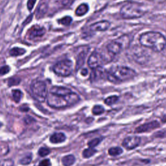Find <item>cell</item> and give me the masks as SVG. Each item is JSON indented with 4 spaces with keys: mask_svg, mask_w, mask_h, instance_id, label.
Instances as JSON below:
<instances>
[{
    "mask_svg": "<svg viewBox=\"0 0 166 166\" xmlns=\"http://www.w3.org/2000/svg\"><path fill=\"white\" fill-rule=\"evenodd\" d=\"M110 26V23L108 21L103 20L97 22L90 25V29L93 31H105Z\"/></svg>",
    "mask_w": 166,
    "mask_h": 166,
    "instance_id": "13",
    "label": "cell"
},
{
    "mask_svg": "<svg viewBox=\"0 0 166 166\" xmlns=\"http://www.w3.org/2000/svg\"><path fill=\"white\" fill-rule=\"evenodd\" d=\"M24 121L25 123H27V124H31V123H32L33 122H35V119L31 116H27L24 118Z\"/></svg>",
    "mask_w": 166,
    "mask_h": 166,
    "instance_id": "35",
    "label": "cell"
},
{
    "mask_svg": "<svg viewBox=\"0 0 166 166\" xmlns=\"http://www.w3.org/2000/svg\"><path fill=\"white\" fill-rule=\"evenodd\" d=\"M139 41L142 46L156 52H161L166 46V38L158 32L144 33L140 35Z\"/></svg>",
    "mask_w": 166,
    "mask_h": 166,
    "instance_id": "1",
    "label": "cell"
},
{
    "mask_svg": "<svg viewBox=\"0 0 166 166\" xmlns=\"http://www.w3.org/2000/svg\"><path fill=\"white\" fill-rule=\"evenodd\" d=\"M48 104L55 108H62L74 105L78 103L80 97L75 93L71 92L67 96H59L49 93L47 97Z\"/></svg>",
    "mask_w": 166,
    "mask_h": 166,
    "instance_id": "2",
    "label": "cell"
},
{
    "mask_svg": "<svg viewBox=\"0 0 166 166\" xmlns=\"http://www.w3.org/2000/svg\"><path fill=\"white\" fill-rule=\"evenodd\" d=\"M12 97L16 103H18L22 98L23 93L20 90H13L12 91Z\"/></svg>",
    "mask_w": 166,
    "mask_h": 166,
    "instance_id": "24",
    "label": "cell"
},
{
    "mask_svg": "<svg viewBox=\"0 0 166 166\" xmlns=\"http://www.w3.org/2000/svg\"><path fill=\"white\" fill-rule=\"evenodd\" d=\"M90 78L92 80H98L100 79H106L107 77V71H106L102 67H98L96 69L92 70Z\"/></svg>",
    "mask_w": 166,
    "mask_h": 166,
    "instance_id": "12",
    "label": "cell"
},
{
    "mask_svg": "<svg viewBox=\"0 0 166 166\" xmlns=\"http://www.w3.org/2000/svg\"><path fill=\"white\" fill-rule=\"evenodd\" d=\"M119 100V97L117 96H112L105 99V103L107 105L111 106L115 103H116Z\"/></svg>",
    "mask_w": 166,
    "mask_h": 166,
    "instance_id": "25",
    "label": "cell"
},
{
    "mask_svg": "<svg viewBox=\"0 0 166 166\" xmlns=\"http://www.w3.org/2000/svg\"><path fill=\"white\" fill-rule=\"evenodd\" d=\"M14 161L12 160H5L0 162V166H13Z\"/></svg>",
    "mask_w": 166,
    "mask_h": 166,
    "instance_id": "31",
    "label": "cell"
},
{
    "mask_svg": "<svg viewBox=\"0 0 166 166\" xmlns=\"http://www.w3.org/2000/svg\"><path fill=\"white\" fill-rule=\"evenodd\" d=\"M75 162V158L73 155H68L62 158V163L64 166H71Z\"/></svg>",
    "mask_w": 166,
    "mask_h": 166,
    "instance_id": "17",
    "label": "cell"
},
{
    "mask_svg": "<svg viewBox=\"0 0 166 166\" xmlns=\"http://www.w3.org/2000/svg\"><path fill=\"white\" fill-rule=\"evenodd\" d=\"M52 165V163L49 159H44L40 161L38 166H51Z\"/></svg>",
    "mask_w": 166,
    "mask_h": 166,
    "instance_id": "34",
    "label": "cell"
},
{
    "mask_svg": "<svg viewBox=\"0 0 166 166\" xmlns=\"http://www.w3.org/2000/svg\"><path fill=\"white\" fill-rule=\"evenodd\" d=\"M10 71V67L8 66H3L0 67V75H4L7 74H8Z\"/></svg>",
    "mask_w": 166,
    "mask_h": 166,
    "instance_id": "32",
    "label": "cell"
},
{
    "mask_svg": "<svg viewBox=\"0 0 166 166\" xmlns=\"http://www.w3.org/2000/svg\"><path fill=\"white\" fill-rule=\"evenodd\" d=\"M161 121H162V123H166V114L164 115V116L161 117Z\"/></svg>",
    "mask_w": 166,
    "mask_h": 166,
    "instance_id": "38",
    "label": "cell"
},
{
    "mask_svg": "<svg viewBox=\"0 0 166 166\" xmlns=\"http://www.w3.org/2000/svg\"><path fill=\"white\" fill-rule=\"evenodd\" d=\"M101 141V140L99 138H95L89 142L88 143V146L90 148H94L97 146V145H99Z\"/></svg>",
    "mask_w": 166,
    "mask_h": 166,
    "instance_id": "29",
    "label": "cell"
},
{
    "mask_svg": "<svg viewBox=\"0 0 166 166\" xmlns=\"http://www.w3.org/2000/svg\"><path fill=\"white\" fill-rule=\"evenodd\" d=\"M32 158L33 156L31 153H27V155H24V156H23L22 158L20 160V164L23 165H28L31 162Z\"/></svg>",
    "mask_w": 166,
    "mask_h": 166,
    "instance_id": "23",
    "label": "cell"
},
{
    "mask_svg": "<svg viewBox=\"0 0 166 166\" xmlns=\"http://www.w3.org/2000/svg\"><path fill=\"white\" fill-rule=\"evenodd\" d=\"M66 139V137L64 134L62 133H57L51 136L50 142L53 143H59L64 142Z\"/></svg>",
    "mask_w": 166,
    "mask_h": 166,
    "instance_id": "15",
    "label": "cell"
},
{
    "mask_svg": "<svg viewBox=\"0 0 166 166\" xmlns=\"http://www.w3.org/2000/svg\"><path fill=\"white\" fill-rule=\"evenodd\" d=\"M103 61V57L101 54L96 52H93L90 57L88 58V64L91 69L94 70L97 67H100L101 64Z\"/></svg>",
    "mask_w": 166,
    "mask_h": 166,
    "instance_id": "9",
    "label": "cell"
},
{
    "mask_svg": "<svg viewBox=\"0 0 166 166\" xmlns=\"http://www.w3.org/2000/svg\"><path fill=\"white\" fill-rule=\"evenodd\" d=\"M3 126V124H2V123H1V122H0V129H1L2 128V127Z\"/></svg>",
    "mask_w": 166,
    "mask_h": 166,
    "instance_id": "39",
    "label": "cell"
},
{
    "mask_svg": "<svg viewBox=\"0 0 166 166\" xmlns=\"http://www.w3.org/2000/svg\"><path fill=\"white\" fill-rule=\"evenodd\" d=\"M141 143V138L137 136H129L126 137L122 142V146L127 150L130 151L139 146Z\"/></svg>",
    "mask_w": 166,
    "mask_h": 166,
    "instance_id": "7",
    "label": "cell"
},
{
    "mask_svg": "<svg viewBox=\"0 0 166 166\" xmlns=\"http://www.w3.org/2000/svg\"><path fill=\"white\" fill-rule=\"evenodd\" d=\"M48 11V5L45 2H42L40 5L38 6L36 11V17L38 18H40L43 17Z\"/></svg>",
    "mask_w": 166,
    "mask_h": 166,
    "instance_id": "18",
    "label": "cell"
},
{
    "mask_svg": "<svg viewBox=\"0 0 166 166\" xmlns=\"http://www.w3.org/2000/svg\"><path fill=\"white\" fill-rule=\"evenodd\" d=\"M20 83V79L18 78H11L8 81V84L9 86H15V85L18 84Z\"/></svg>",
    "mask_w": 166,
    "mask_h": 166,
    "instance_id": "30",
    "label": "cell"
},
{
    "mask_svg": "<svg viewBox=\"0 0 166 166\" xmlns=\"http://www.w3.org/2000/svg\"><path fill=\"white\" fill-rule=\"evenodd\" d=\"M36 0H28L27 1V8L29 11H32L33 8L35 5Z\"/></svg>",
    "mask_w": 166,
    "mask_h": 166,
    "instance_id": "33",
    "label": "cell"
},
{
    "mask_svg": "<svg viewBox=\"0 0 166 166\" xmlns=\"http://www.w3.org/2000/svg\"><path fill=\"white\" fill-rule=\"evenodd\" d=\"M80 74H81L83 76H86L88 74V71L87 69H86V68H83V69L81 70V71H80Z\"/></svg>",
    "mask_w": 166,
    "mask_h": 166,
    "instance_id": "37",
    "label": "cell"
},
{
    "mask_svg": "<svg viewBox=\"0 0 166 166\" xmlns=\"http://www.w3.org/2000/svg\"><path fill=\"white\" fill-rule=\"evenodd\" d=\"M58 22L61 25H65V26H68V25H70L71 23L72 18L70 16H66L65 17H63L61 20H58Z\"/></svg>",
    "mask_w": 166,
    "mask_h": 166,
    "instance_id": "26",
    "label": "cell"
},
{
    "mask_svg": "<svg viewBox=\"0 0 166 166\" xmlns=\"http://www.w3.org/2000/svg\"><path fill=\"white\" fill-rule=\"evenodd\" d=\"M74 70L73 62L70 60H63L58 62L53 67L54 72L57 75L62 77L70 75Z\"/></svg>",
    "mask_w": 166,
    "mask_h": 166,
    "instance_id": "6",
    "label": "cell"
},
{
    "mask_svg": "<svg viewBox=\"0 0 166 166\" xmlns=\"http://www.w3.org/2000/svg\"><path fill=\"white\" fill-rule=\"evenodd\" d=\"M145 14L146 10L143 6L138 3H127L120 10V14L124 19L139 18Z\"/></svg>",
    "mask_w": 166,
    "mask_h": 166,
    "instance_id": "4",
    "label": "cell"
},
{
    "mask_svg": "<svg viewBox=\"0 0 166 166\" xmlns=\"http://www.w3.org/2000/svg\"><path fill=\"white\" fill-rule=\"evenodd\" d=\"M160 127V124L158 121H152L150 122L143 123V124L138 126L137 128L135 129V132L136 133H147V132L158 129Z\"/></svg>",
    "mask_w": 166,
    "mask_h": 166,
    "instance_id": "10",
    "label": "cell"
},
{
    "mask_svg": "<svg viewBox=\"0 0 166 166\" xmlns=\"http://www.w3.org/2000/svg\"><path fill=\"white\" fill-rule=\"evenodd\" d=\"M123 48V45L121 44V42L117 40L112 41L106 46V49H107L108 52L112 56H114L120 54Z\"/></svg>",
    "mask_w": 166,
    "mask_h": 166,
    "instance_id": "11",
    "label": "cell"
},
{
    "mask_svg": "<svg viewBox=\"0 0 166 166\" xmlns=\"http://www.w3.org/2000/svg\"><path fill=\"white\" fill-rule=\"evenodd\" d=\"M96 152H97V150H96L94 148L89 147L83 151V156L85 158H89L92 156L94 155Z\"/></svg>",
    "mask_w": 166,
    "mask_h": 166,
    "instance_id": "22",
    "label": "cell"
},
{
    "mask_svg": "<svg viewBox=\"0 0 166 166\" xmlns=\"http://www.w3.org/2000/svg\"><path fill=\"white\" fill-rule=\"evenodd\" d=\"M136 75V72L132 68L116 66L110 67V69L107 71L106 79L113 83H119L133 79Z\"/></svg>",
    "mask_w": 166,
    "mask_h": 166,
    "instance_id": "3",
    "label": "cell"
},
{
    "mask_svg": "<svg viewBox=\"0 0 166 166\" xmlns=\"http://www.w3.org/2000/svg\"><path fill=\"white\" fill-rule=\"evenodd\" d=\"M20 110L22 112H27L28 110H29V107H28V106L27 105H22V106H20Z\"/></svg>",
    "mask_w": 166,
    "mask_h": 166,
    "instance_id": "36",
    "label": "cell"
},
{
    "mask_svg": "<svg viewBox=\"0 0 166 166\" xmlns=\"http://www.w3.org/2000/svg\"><path fill=\"white\" fill-rule=\"evenodd\" d=\"M123 152V151L121 147H114L110 148L108 149V154L112 156H116L121 155Z\"/></svg>",
    "mask_w": 166,
    "mask_h": 166,
    "instance_id": "21",
    "label": "cell"
},
{
    "mask_svg": "<svg viewBox=\"0 0 166 166\" xmlns=\"http://www.w3.org/2000/svg\"><path fill=\"white\" fill-rule=\"evenodd\" d=\"M25 52H26V51H25V49L15 47V48H12L10 50L9 54L11 55V56L18 57V56H21V55H23V54L25 53Z\"/></svg>",
    "mask_w": 166,
    "mask_h": 166,
    "instance_id": "20",
    "label": "cell"
},
{
    "mask_svg": "<svg viewBox=\"0 0 166 166\" xmlns=\"http://www.w3.org/2000/svg\"><path fill=\"white\" fill-rule=\"evenodd\" d=\"M86 52H80L79 55L77 57V62H76V70H79L80 67H82L84 65V62H85V59H86Z\"/></svg>",
    "mask_w": 166,
    "mask_h": 166,
    "instance_id": "16",
    "label": "cell"
},
{
    "mask_svg": "<svg viewBox=\"0 0 166 166\" xmlns=\"http://www.w3.org/2000/svg\"><path fill=\"white\" fill-rule=\"evenodd\" d=\"M45 33V29L38 25H35L29 29L27 36L29 39L35 40L43 36Z\"/></svg>",
    "mask_w": 166,
    "mask_h": 166,
    "instance_id": "8",
    "label": "cell"
},
{
    "mask_svg": "<svg viewBox=\"0 0 166 166\" xmlns=\"http://www.w3.org/2000/svg\"><path fill=\"white\" fill-rule=\"evenodd\" d=\"M51 152V151L49 149L46 147H41L38 150V155H39L41 157H44L47 155H48Z\"/></svg>",
    "mask_w": 166,
    "mask_h": 166,
    "instance_id": "28",
    "label": "cell"
},
{
    "mask_svg": "<svg viewBox=\"0 0 166 166\" xmlns=\"http://www.w3.org/2000/svg\"><path fill=\"white\" fill-rule=\"evenodd\" d=\"M31 90L33 97L36 101L43 103L48 97V88L44 82L42 80H34L31 84Z\"/></svg>",
    "mask_w": 166,
    "mask_h": 166,
    "instance_id": "5",
    "label": "cell"
},
{
    "mask_svg": "<svg viewBox=\"0 0 166 166\" xmlns=\"http://www.w3.org/2000/svg\"><path fill=\"white\" fill-rule=\"evenodd\" d=\"M104 112H105V108L101 105H96L93 106V108H92V113L93 115H96V116L101 115Z\"/></svg>",
    "mask_w": 166,
    "mask_h": 166,
    "instance_id": "27",
    "label": "cell"
},
{
    "mask_svg": "<svg viewBox=\"0 0 166 166\" xmlns=\"http://www.w3.org/2000/svg\"><path fill=\"white\" fill-rule=\"evenodd\" d=\"M89 11V7L87 4L83 3L80 5L75 11V14L78 16H82L86 14Z\"/></svg>",
    "mask_w": 166,
    "mask_h": 166,
    "instance_id": "19",
    "label": "cell"
},
{
    "mask_svg": "<svg viewBox=\"0 0 166 166\" xmlns=\"http://www.w3.org/2000/svg\"><path fill=\"white\" fill-rule=\"evenodd\" d=\"M50 93L59 96H67L72 92L70 89L63 86H53L50 89Z\"/></svg>",
    "mask_w": 166,
    "mask_h": 166,
    "instance_id": "14",
    "label": "cell"
}]
</instances>
